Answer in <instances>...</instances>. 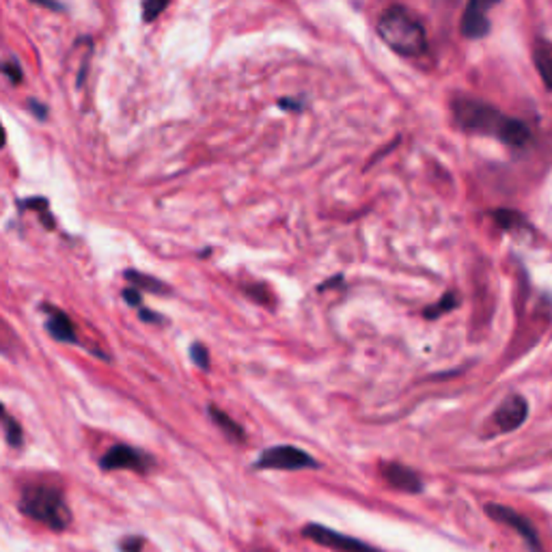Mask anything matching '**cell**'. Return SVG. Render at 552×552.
I'll use <instances>...</instances> for the list:
<instances>
[{"mask_svg":"<svg viewBox=\"0 0 552 552\" xmlns=\"http://www.w3.org/2000/svg\"><path fill=\"white\" fill-rule=\"evenodd\" d=\"M453 115L455 121L462 130L473 134L495 136L503 141L505 145L522 147L531 139L529 128L520 121V119L503 115L495 106L482 102V99L473 98H458L453 99Z\"/></svg>","mask_w":552,"mask_h":552,"instance_id":"obj_1","label":"cell"},{"mask_svg":"<svg viewBox=\"0 0 552 552\" xmlns=\"http://www.w3.org/2000/svg\"><path fill=\"white\" fill-rule=\"evenodd\" d=\"M378 35L391 50H395L401 57H419L427 52L423 22L403 5H393L380 14Z\"/></svg>","mask_w":552,"mask_h":552,"instance_id":"obj_2","label":"cell"},{"mask_svg":"<svg viewBox=\"0 0 552 552\" xmlns=\"http://www.w3.org/2000/svg\"><path fill=\"white\" fill-rule=\"evenodd\" d=\"M20 512L52 531H65L71 525V509L63 490L52 484H28L17 501Z\"/></svg>","mask_w":552,"mask_h":552,"instance_id":"obj_3","label":"cell"},{"mask_svg":"<svg viewBox=\"0 0 552 552\" xmlns=\"http://www.w3.org/2000/svg\"><path fill=\"white\" fill-rule=\"evenodd\" d=\"M319 464L307 451L292 444H278V447L266 449L255 462L259 471H305V468H318Z\"/></svg>","mask_w":552,"mask_h":552,"instance_id":"obj_4","label":"cell"},{"mask_svg":"<svg viewBox=\"0 0 552 552\" xmlns=\"http://www.w3.org/2000/svg\"><path fill=\"white\" fill-rule=\"evenodd\" d=\"M156 466L151 455H147L145 451L130 447V444H115L110 447L99 460V468L106 473L110 471H132V473H141L147 474L151 468Z\"/></svg>","mask_w":552,"mask_h":552,"instance_id":"obj_5","label":"cell"},{"mask_svg":"<svg viewBox=\"0 0 552 552\" xmlns=\"http://www.w3.org/2000/svg\"><path fill=\"white\" fill-rule=\"evenodd\" d=\"M302 536H305L307 539H311V542L324 546V548H330V550H337V552H382V550L373 548L371 544L360 542V539H356V537L343 536V533L332 531L324 525H316V522H311V525H305V529H302Z\"/></svg>","mask_w":552,"mask_h":552,"instance_id":"obj_6","label":"cell"},{"mask_svg":"<svg viewBox=\"0 0 552 552\" xmlns=\"http://www.w3.org/2000/svg\"><path fill=\"white\" fill-rule=\"evenodd\" d=\"M485 514H488L492 520L501 522V525H505L512 531L518 533V536L525 539V544L529 546L531 552H542V546H539V536H537L536 526L531 525V520H526L525 516L516 512V509L505 507V505H498V503H488V505H485Z\"/></svg>","mask_w":552,"mask_h":552,"instance_id":"obj_7","label":"cell"},{"mask_svg":"<svg viewBox=\"0 0 552 552\" xmlns=\"http://www.w3.org/2000/svg\"><path fill=\"white\" fill-rule=\"evenodd\" d=\"M526 417H529V403H526L525 397L512 395L496 408L495 417H492V423H495L496 432L507 434V432L518 430V427L526 421Z\"/></svg>","mask_w":552,"mask_h":552,"instance_id":"obj_8","label":"cell"},{"mask_svg":"<svg viewBox=\"0 0 552 552\" xmlns=\"http://www.w3.org/2000/svg\"><path fill=\"white\" fill-rule=\"evenodd\" d=\"M380 473H382L384 482H387L391 488L400 492L419 495V492L423 490V479L419 477V473H414L412 468L400 464V462H384V464L380 466Z\"/></svg>","mask_w":552,"mask_h":552,"instance_id":"obj_9","label":"cell"},{"mask_svg":"<svg viewBox=\"0 0 552 552\" xmlns=\"http://www.w3.org/2000/svg\"><path fill=\"white\" fill-rule=\"evenodd\" d=\"M490 7V3H477V0L468 5L460 24V31L466 39H482L490 33V20L485 16V11Z\"/></svg>","mask_w":552,"mask_h":552,"instance_id":"obj_10","label":"cell"},{"mask_svg":"<svg viewBox=\"0 0 552 552\" xmlns=\"http://www.w3.org/2000/svg\"><path fill=\"white\" fill-rule=\"evenodd\" d=\"M46 328L52 335V339L61 341V343H80L78 332H76V326L71 319L65 316L63 311H58L55 307H46Z\"/></svg>","mask_w":552,"mask_h":552,"instance_id":"obj_11","label":"cell"},{"mask_svg":"<svg viewBox=\"0 0 552 552\" xmlns=\"http://www.w3.org/2000/svg\"><path fill=\"white\" fill-rule=\"evenodd\" d=\"M533 58H536V65L539 69V76H542L544 85L552 91V44L550 41H539L536 46V52H533Z\"/></svg>","mask_w":552,"mask_h":552,"instance_id":"obj_12","label":"cell"},{"mask_svg":"<svg viewBox=\"0 0 552 552\" xmlns=\"http://www.w3.org/2000/svg\"><path fill=\"white\" fill-rule=\"evenodd\" d=\"M207 411H210V414H212V421L214 423H216L218 427H221V430L224 432V434H227L231 441H235V443H245L246 441V436H245V430H242L240 425L235 423L234 419L229 417L227 412H223V411H218L216 406H210L207 408Z\"/></svg>","mask_w":552,"mask_h":552,"instance_id":"obj_13","label":"cell"},{"mask_svg":"<svg viewBox=\"0 0 552 552\" xmlns=\"http://www.w3.org/2000/svg\"><path fill=\"white\" fill-rule=\"evenodd\" d=\"M126 278L130 283L134 285L136 289H141V292H156V294H169V287H166L164 283H160L158 278L153 276H147V275H141V272H134V270H128L126 272Z\"/></svg>","mask_w":552,"mask_h":552,"instance_id":"obj_14","label":"cell"},{"mask_svg":"<svg viewBox=\"0 0 552 552\" xmlns=\"http://www.w3.org/2000/svg\"><path fill=\"white\" fill-rule=\"evenodd\" d=\"M460 305V298H458V294L455 292H447L443 296L441 300L436 302V305H432V307H427L425 308V313L423 316L427 318V319H436V318H441V316H444V313H449V311H453L455 307Z\"/></svg>","mask_w":552,"mask_h":552,"instance_id":"obj_15","label":"cell"},{"mask_svg":"<svg viewBox=\"0 0 552 552\" xmlns=\"http://www.w3.org/2000/svg\"><path fill=\"white\" fill-rule=\"evenodd\" d=\"M3 430H5V441H7L14 449H20L24 443L22 427L16 419H11L9 412H3Z\"/></svg>","mask_w":552,"mask_h":552,"instance_id":"obj_16","label":"cell"},{"mask_svg":"<svg viewBox=\"0 0 552 552\" xmlns=\"http://www.w3.org/2000/svg\"><path fill=\"white\" fill-rule=\"evenodd\" d=\"M190 359H193V363L197 365L199 370H210V352H207V348L201 346V343H194V346L190 348Z\"/></svg>","mask_w":552,"mask_h":552,"instance_id":"obj_17","label":"cell"},{"mask_svg":"<svg viewBox=\"0 0 552 552\" xmlns=\"http://www.w3.org/2000/svg\"><path fill=\"white\" fill-rule=\"evenodd\" d=\"M3 74L11 80V85H20L22 82V65L17 63V58H9V61L3 63Z\"/></svg>","mask_w":552,"mask_h":552,"instance_id":"obj_18","label":"cell"},{"mask_svg":"<svg viewBox=\"0 0 552 552\" xmlns=\"http://www.w3.org/2000/svg\"><path fill=\"white\" fill-rule=\"evenodd\" d=\"M164 9H169V3H156V0L153 3H142V20L153 22Z\"/></svg>","mask_w":552,"mask_h":552,"instance_id":"obj_19","label":"cell"},{"mask_svg":"<svg viewBox=\"0 0 552 552\" xmlns=\"http://www.w3.org/2000/svg\"><path fill=\"white\" fill-rule=\"evenodd\" d=\"M142 546H145V537L130 536V537H123L121 542H119V550H121V552H141Z\"/></svg>","mask_w":552,"mask_h":552,"instance_id":"obj_20","label":"cell"},{"mask_svg":"<svg viewBox=\"0 0 552 552\" xmlns=\"http://www.w3.org/2000/svg\"><path fill=\"white\" fill-rule=\"evenodd\" d=\"M141 294H142L141 289H136V287H128L126 292H123V300H126L130 307L141 308V302H142V296H141Z\"/></svg>","mask_w":552,"mask_h":552,"instance_id":"obj_21","label":"cell"},{"mask_svg":"<svg viewBox=\"0 0 552 552\" xmlns=\"http://www.w3.org/2000/svg\"><path fill=\"white\" fill-rule=\"evenodd\" d=\"M278 109H283V110H302L305 109V104L300 102V99H292V98H283V99H278Z\"/></svg>","mask_w":552,"mask_h":552,"instance_id":"obj_22","label":"cell"},{"mask_svg":"<svg viewBox=\"0 0 552 552\" xmlns=\"http://www.w3.org/2000/svg\"><path fill=\"white\" fill-rule=\"evenodd\" d=\"M139 318L142 319V322H150V324H162L164 322L162 318L156 316V313H151L150 308H145V307L139 308Z\"/></svg>","mask_w":552,"mask_h":552,"instance_id":"obj_23","label":"cell"},{"mask_svg":"<svg viewBox=\"0 0 552 552\" xmlns=\"http://www.w3.org/2000/svg\"><path fill=\"white\" fill-rule=\"evenodd\" d=\"M28 104H31V110L33 112H37L39 119H46V109H44V106H39V102H35V99H31V102H28Z\"/></svg>","mask_w":552,"mask_h":552,"instance_id":"obj_24","label":"cell"}]
</instances>
